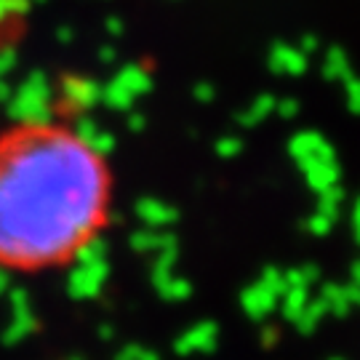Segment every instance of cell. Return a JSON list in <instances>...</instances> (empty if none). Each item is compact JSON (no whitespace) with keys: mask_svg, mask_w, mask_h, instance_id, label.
<instances>
[{"mask_svg":"<svg viewBox=\"0 0 360 360\" xmlns=\"http://www.w3.org/2000/svg\"><path fill=\"white\" fill-rule=\"evenodd\" d=\"M112 171L83 131L19 117L0 134V270L72 264L107 230Z\"/></svg>","mask_w":360,"mask_h":360,"instance_id":"obj_1","label":"cell"},{"mask_svg":"<svg viewBox=\"0 0 360 360\" xmlns=\"http://www.w3.org/2000/svg\"><path fill=\"white\" fill-rule=\"evenodd\" d=\"M27 3H30V0H27Z\"/></svg>","mask_w":360,"mask_h":360,"instance_id":"obj_2","label":"cell"}]
</instances>
